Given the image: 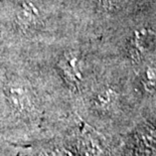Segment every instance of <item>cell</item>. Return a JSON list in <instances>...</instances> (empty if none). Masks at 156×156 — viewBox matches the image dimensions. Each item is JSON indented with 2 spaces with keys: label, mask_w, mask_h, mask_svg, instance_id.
<instances>
[{
  "label": "cell",
  "mask_w": 156,
  "mask_h": 156,
  "mask_svg": "<svg viewBox=\"0 0 156 156\" xmlns=\"http://www.w3.org/2000/svg\"><path fill=\"white\" fill-rule=\"evenodd\" d=\"M22 156H76L59 136L20 148Z\"/></svg>",
  "instance_id": "cell-1"
},
{
  "label": "cell",
  "mask_w": 156,
  "mask_h": 156,
  "mask_svg": "<svg viewBox=\"0 0 156 156\" xmlns=\"http://www.w3.org/2000/svg\"><path fill=\"white\" fill-rule=\"evenodd\" d=\"M16 156H22V155L20 154V152H19V154H18V155H16Z\"/></svg>",
  "instance_id": "cell-4"
},
{
  "label": "cell",
  "mask_w": 156,
  "mask_h": 156,
  "mask_svg": "<svg viewBox=\"0 0 156 156\" xmlns=\"http://www.w3.org/2000/svg\"><path fill=\"white\" fill-rule=\"evenodd\" d=\"M146 78H147V83L149 85H155L156 83V69L150 68L146 72Z\"/></svg>",
  "instance_id": "cell-3"
},
{
  "label": "cell",
  "mask_w": 156,
  "mask_h": 156,
  "mask_svg": "<svg viewBox=\"0 0 156 156\" xmlns=\"http://www.w3.org/2000/svg\"><path fill=\"white\" fill-rule=\"evenodd\" d=\"M151 34L147 30H140L135 34L133 39V48L135 55H141L147 51L149 42H150Z\"/></svg>",
  "instance_id": "cell-2"
}]
</instances>
